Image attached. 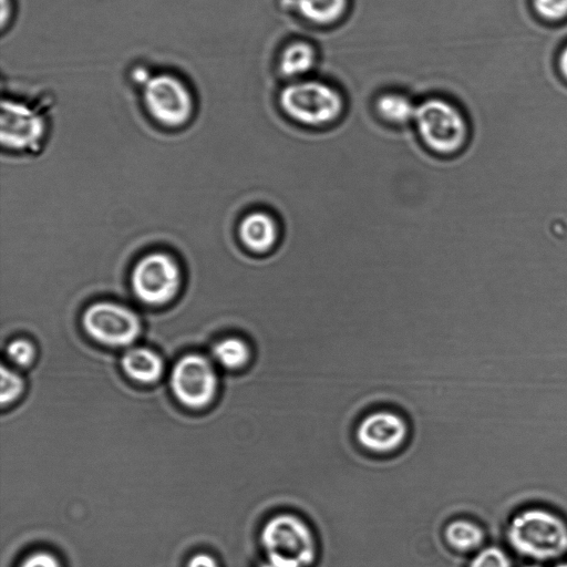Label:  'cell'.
<instances>
[{"mask_svg": "<svg viewBox=\"0 0 567 567\" xmlns=\"http://www.w3.org/2000/svg\"><path fill=\"white\" fill-rule=\"evenodd\" d=\"M509 546L527 558L546 561L567 554V522L545 507L517 512L506 526Z\"/></svg>", "mask_w": 567, "mask_h": 567, "instance_id": "obj_1", "label": "cell"}, {"mask_svg": "<svg viewBox=\"0 0 567 567\" xmlns=\"http://www.w3.org/2000/svg\"><path fill=\"white\" fill-rule=\"evenodd\" d=\"M265 557H275L298 567L311 566L319 542L311 524L301 515L284 511L269 516L258 532Z\"/></svg>", "mask_w": 567, "mask_h": 567, "instance_id": "obj_2", "label": "cell"}, {"mask_svg": "<svg viewBox=\"0 0 567 567\" xmlns=\"http://www.w3.org/2000/svg\"><path fill=\"white\" fill-rule=\"evenodd\" d=\"M414 121L421 142L437 156H455L467 143V123L447 101L430 99L422 102L416 106Z\"/></svg>", "mask_w": 567, "mask_h": 567, "instance_id": "obj_3", "label": "cell"}, {"mask_svg": "<svg viewBox=\"0 0 567 567\" xmlns=\"http://www.w3.org/2000/svg\"><path fill=\"white\" fill-rule=\"evenodd\" d=\"M279 104L295 122L322 127L333 123L343 111V100L333 87L318 81L292 83L280 92Z\"/></svg>", "mask_w": 567, "mask_h": 567, "instance_id": "obj_4", "label": "cell"}, {"mask_svg": "<svg viewBox=\"0 0 567 567\" xmlns=\"http://www.w3.org/2000/svg\"><path fill=\"white\" fill-rule=\"evenodd\" d=\"M410 432V423L403 414L391 409H378L361 417L354 429V439L364 451L390 456L408 444Z\"/></svg>", "mask_w": 567, "mask_h": 567, "instance_id": "obj_5", "label": "cell"}, {"mask_svg": "<svg viewBox=\"0 0 567 567\" xmlns=\"http://www.w3.org/2000/svg\"><path fill=\"white\" fill-rule=\"evenodd\" d=\"M181 272L176 261L163 252L143 257L132 272L136 297L148 305H164L177 293Z\"/></svg>", "mask_w": 567, "mask_h": 567, "instance_id": "obj_6", "label": "cell"}, {"mask_svg": "<svg viewBox=\"0 0 567 567\" xmlns=\"http://www.w3.org/2000/svg\"><path fill=\"white\" fill-rule=\"evenodd\" d=\"M83 327L94 340L113 347L131 344L141 332L137 316L113 302H97L83 315Z\"/></svg>", "mask_w": 567, "mask_h": 567, "instance_id": "obj_7", "label": "cell"}, {"mask_svg": "<svg viewBox=\"0 0 567 567\" xmlns=\"http://www.w3.org/2000/svg\"><path fill=\"white\" fill-rule=\"evenodd\" d=\"M150 114L167 126L184 124L193 109L192 96L185 84L172 74H157L143 89Z\"/></svg>", "mask_w": 567, "mask_h": 567, "instance_id": "obj_8", "label": "cell"}, {"mask_svg": "<svg viewBox=\"0 0 567 567\" xmlns=\"http://www.w3.org/2000/svg\"><path fill=\"white\" fill-rule=\"evenodd\" d=\"M171 385L175 396L189 408H202L214 398L217 379L207 359L189 354L174 367Z\"/></svg>", "mask_w": 567, "mask_h": 567, "instance_id": "obj_9", "label": "cell"}, {"mask_svg": "<svg viewBox=\"0 0 567 567\" xmlns=\"http://www.w3.org/2000/svg\"><path fill=\"white\" fill-rule=\"evenodd\" d=\"M44 120L35 109L19 101L2 100L1 143L11 150H35L44 133Z\"/></svg>", "mask_w": 567, "mask_h": 567, "instance_id": "obj_10", "label": "cell"}, {"mask_svg": "<svg viewBox=\"0 0 567 567\" xmlns=\"http://www.w3.org/2000/svg\"><path fill=\"white\" fill-rule=\"evenodd\" d=\"M280 236L278 219L266 210L247 214L238 226V237L241 244L246 249L258 255L276 250Z\"/></svg>", "mask_w": 567, "mask_h": 567, "instance_id": "obj_11", "label": "cell"}, {"mask_svg": "<svg viewBox=\"0 0 567 567\" xmlns=\"http://www.w3.org/2000/svg\"><path fill=\"white\" fill-rule=\"evenodd\" d=\"M447 546L460 553L480 549L485 542V530L475 520L467 517L451 519L443 529Z\"/></svg>", "mask_w": 567, "mask_h": 567, "instance_id": "obj_12", "label": "cell"}, {"mask_svg": "<svg viewBox=\"0 0 567 567\" xmlns=\"http://www.w3.org/2000/svg\"><path fill=\"white\" fill-rule=\"evenodd\" d=\"M123 370L140 382L155 381L163 369L161 358L150 349L133 348L122 359Z\"/></svg>", "mask_w": 567, "mask_h": 567, "instance_id": "obj_13", "label": "cell"}, {"mask_svg": "<svg viewBox=\"0 0 567 567\" xmlns=\"http://www.w3.org/2000/svg\"><path fill=\"white\" fill-rule=\"evenodd\" d=\"M315 59V50L309 43L293 42L284 50L279 69L287 78L300 76L313 66Z\"/></svg>", "mask_w": 567, "mask_h": 567, "instance_id": "obj_14", "label": "cell"}, {"mask_svg": "<svg viewBox=\"0 0 567 567\" xmlns=\"http://www.w3.org/2000/svg\"><path fill=\"white\" fill-rule=\"evenodd\" d=\"M375 110L384 121L403 125L414 120L416 106L404 95L386 93L377 100Z\"/></svg>", "mask_w": 567, "mask_h": 567, "instance_id": "obj_15", "label": "cell"}, {"mask_svg": "<svg viewBox=\"0 0 567 567\" xmlns=\"http://www.w3.org/2000/svg\"><path fill=\"white\" fill-rule=\"evenodd\" d=\"M213 355L226 369L237 370L249 362L251 350L241 338L229 337L214 346Z\"/></svg>", "mask_w": 567, "mask_h": 567, "instance_id": "obj_16", "label": "cell"}, {"mask_svg": "<svg viewBox=\"0 0 567 567\" xmlns=\"http://www.w3.org/2000/svg\"><path fill=\"white\" fill-rule=\"evenodd\" d=\"M347 3L348 0H297L300 14L320 24L338 20L344 13Z\"/></svg>", "mask_w": 567, "mask_h": 567, "instance_id": "obj_17", "label": "cell"}, {"mask_svg": "<svg viewBox=\"0 0 567 567\" xmlns=\"http://www.w3.org/2000/svg\"><path fill=\"white\" fill-rule=\"evenodd\" d=\"M468 567H512L507 554L497 546L481 548L472 558Z\"/></svg>", "mask_w": 567, "mask_h": 567, "instance_id": "obj_18", "label": "cell"}, {"mask_svg": "<svg viewBox=\"0 0 567 567\" xmlns=\"http://www.w3.org/2000/svg\"><path fill=\"white\" fill-rule=\"evenodd\" d=\"M22 379L6 367L1 368V389L0 400L2 404L9 403L14 400L22 391Z\"/></svg>", "mask_w": 567, "mask_h": 567, "instance_id": "obj_19", "label": "cell"}, {"mask_svg": "<svg viewBox=\"0 0 567 567\" xmlns=\"http://www.w3.org/2000/svg\"><path fill=\"white\" fill-rule=\"evenodd\" d=\"M7 353L16 364L28 365L34 358V348L29 341L17 339L8 344Z\"/></svg>", "mask_w": 567, "mask_h": 567, "instance_id": "obj_20", "label": "cell"}, {"mask_svg": "<svg viewBox=\"0 0 567 567\" xmlns=\"http://www.w3.org/2000/svg\"><path fill=\"white\" fill-rule=\"evenodd\" d=\"M535 7L547 19H559L567 14V0H535Z\"/></svg>", "mask_w": 567, "mask_h": 567, "instance_id": "obj_21", "label": "cell"}, {"mask_svg": "<svg viewBox=\"0 0 567 567\" xmlns=\"http://www.w3.org/2000/svg\"><path fill=\"white\" fill-rule=\"evenodd\" d=\"M20 567H60V564L51 554L37 553L29 556Z\"/></svg>", "mask_w": 567, "mask_h": 567, "instance_id": "obj_22", "label": "cell"}, {"mask_svg": "<svg viewBox=\"0 0 567 567\" xmlns=\"http://www.w3.org/2000/svg\"><path fill=\"white\" fill-rule=\"evenodd\" d=\"M131 76L134 83L138 85H143V87L147 84V82L152 79V74L150 73L148 69H146L143 65L135 66L132 72Z\"/></svg>", "mask_w": 567, "mask_h": 567, "instance_id": "obj_23", "label": "cell"}, {"mask_svg": "<svg viewBox=\"0 0 567 567\" xmlns=\"http://www.w3.org/2000/svg\"><path fill=\"white\" fill-rule=\"evenodd\" d=\"M187 567H218L215 559L206 554L194 556Z\"/></svg>", "mask_w": 567, "mask_h": 567, "instance_id": "obj_24", "label": "cell"}, {"mask_svg": "<svg viewBox=\"0 0 567 567\" xmlns=\"http://www.w3.org/2000/svg\"><path fill=\"white\" fill-rule=\"evenodd\" d=\"M259 567H298L291 563L286 560L274 558V557H265V559L259 564Z\"/></svg>", "mask_w": 567, "mask_h": 567, "instance_id": "obj_25", "label": "cell"}, {"mask_svg": "<svg viewBox=\"0 0 567 567\" xmlns=\"http://www.w3.org/2000/svg\"><path fill=\"white\" fill-rule=\"evenodd\" d=\"M560 68L563 73L567 76V48L564 50L560 56Z\"/></svg>", "mask_w": 567, "mask_h": 567, "instance_id": "obj_26", "label": "cell"}, {"mask_svg": "<svg viewBox=\"0 0 567 567\" xmlns=\"http://www.w3.org/2000/svg\"><path fill=\"white\" fill-rule=\"evenodd\" d=\"M554 567H567V561L558 563Z\"/></svg>", "mask_w": 567, "mask_h": 567, "instance_id": "obj_27", "label": "cell"}, {"mask_svg": "<svg viewBox=\"0 0 567 567\" xmlns=\"http://www.w3.org/2000/svg\"><path fill=\"white\" fill-rule=\"evenodd\" d=\"M525 567H540L539 565H527Z\"/></svg>", "mask_w": 567, "mask_h": 567, "instance_id": "obj_28", "label": "cell"}]
</instances>
